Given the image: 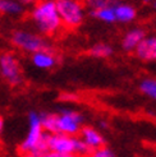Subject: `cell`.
I'll list each match as a JSON object with an SVG mask.
<instances>
[{
	"instance_id": "obj_16",
	"label": "cell",
	"mask_w": 156,
	"mask_h": 157,
	"mask_svg": "<svg viewBox=\"0 0 156 157\" xmlns=\"http://www.w3.org/2000/svg\"><path fill=\"white\" fill-rule=\"evenodd\" d=\"M139 90L145 96L156 101V79L155 78H145L139 83Z\"/></svg>"
},
{
	"instance_id": "obj_19",
	"label": "cell",
	"mask_w": 156,
	"mask_h": 157,
	"mask_svg": "<svg viewBox=\"0 0 156 157\" xmlns=\"http://www.w3.org/2000/svg\"><path fill=\"white\" fill-rule=\"evenodd\" d=\"M22 157H77L76 155H65V153H58L54 151H46L42 153H35V152H29V153H23Z\"/></svg>"
},
{
	"instance_id": "obj_1",
	"label": "cell",
	"mask_w": 156,
	"mask_h": 157,
	"mask_svg": "<svg viewBox=\"0 0 156 157\" xmlns=\"http://www.w3.org/2000/svg\"><path fill=\"white\" fill-rule=\"evenodd\" d=\"M31 19H32L40 35L44 36L57 35L60 28L63 27L57 9L55 0H41V2H38L31 12Z\"/></svg>"
},
{
	"instance_id": "obj_23",
	"label": "cell",
	"mask_w": 156,
	"mask_h": 157,
	"mask_svg": "<svg viewBox=\"0 0 156 157\" xmlns=\"http://www.w3.org/2000/svg\"><path fill=\"white\" fill-rule=\"evenodd\" d=\"M143 2H146V3H149V2H151V0H143Z\"/></svg>"
},
{
	"instance_id": "obj_5",
	"label": "cell",
	"mask_w": 156,
	"mask_h": 157,
	"mask_svg": "<svg viewBox=\"0 0 156 157\" xmlns=\"http://www.w3.org/2000/svg\"><path fill=\"white\" fill-rule=\"evenodd\" d=\"M44 129L41 125V117L40 113L37 111H29L28 113V132L26 138L19 146L21 153H29V152H36L38 144L41 142V138L44 136Z\"/></svg>"
},
{
	"instance_id": "obj_13",
	"label": "cell",
	"mask_w": 156,
	"mask_h": 157,
	"mask_svg": "<svg viewBox=\"0 0 156 157\" xmlns=\"http://www.w3.org/2000/svg\"><path fill=\"white\" fill-rule=\"evenodd\" d=\"M25 10V6L18 0H0V13L9 15H19Z\"/></svg>"
},
{
	"instance_id": "obj_11",
	"label": "cell",
	"mask_w": 156,
	"mask_h": 157,
	"mask_svg": "<svg viewBox=\"0 0 156 157\" xmlns=\"http://www.w3.org/2000/svg\"><path fill=\"white\" fill-rule=\"evenodd\" d=\"M146 37V32L142 28H132L129 29L128 32L123 36V40H122V48L124 51L131 52V51H135L136 48L139 45L143 38Z\"/></svg>"
},
{
	"instance_id": "obj_9",
	"label": "cell",
	"mask_w": 156,
	"mask_h": 157,
	"mask_svg": "<svg viewBox=\"0 0 156 157\" xmlns=\"http://www.w3.org/2000/svg\"><path fill=\"white\" fill-rule=\"evenodd\" d=\"M31 61L32 65L41 70H49L53 69L58 64V59L53 50H41L31 55Z\"/></svg>"
},
{
	"instance_id": "obj_24",
	"label": "cell",
	"mask_w": 156,
	"mask_h": 157,
	"mask_svg": "<svg viewBox=\"0 0 156 157\" xmlns=\"http://www.w3.org/2000/svg\"><path fill=\"white\" fill-rule=\"evenodd\" d=\"M154 5H155V8H156V0H155V3H154Z\"/></svg>"
},
{
	"instance_id": "obj_14",
	"label": "cell",
	"mask_w": 156,
	"mask_h": 157,
	"mask_svg": "<svg viewBox=\"0 0 156 157\" xmlns=\"http://www.w3.org/2000/svg\"><path fill=\"white\" fill-rule=\"evenodd\" d=\"M114 54V49L111 48L109 44H96L93 45L91 50H90V55L93 58H99V59H106V58H110L111 55Z\"/></svg>"
},
{
	"instance_id": "obj_17",
	"label": "cell",
	"mask_w": 156,
	"mask_h": 157,
	"mask_svg": "<svg viewBox=\"0 0 156 157\" xmlns=\"http://www.w3.org/2000/svg\"><path fill=\"white\" fill-rule=\"evenodd\" d=\"M86 4L90 8V10H99L114 6L115 4H118V0H86Z\"/></svg>"
},
{
	"instance_id": "obj_2",
	"label": "cell",
	"mask_w": 156,
	"mask_h": 157,
	"mask_svg": "<svg viewBox=\"0 0 156 157\" xmlns=\"http://www.w3.org/2000/svg\"><path fill=\"white\" fill-rule=\"evenodd\" d=\"M10 41L18 50L31 55L41 50H51L50 44L41 35L27 29L14 31L12 33Z\"/></svg>"
},
{
	"instance_id": "obj_22",
	"label": "cell",
	"mask_w": 156,
	"mask_h": 157,
	"mask_svg": "<svg viewBox=\"0 0 156 157\" xmlns=\"http://www.w3.org/2000/svg\"><path fill=\"white\" fill-rule=\"evenodd\" d=\"M3 129H4V120L0 117V133L3 132Z\"/></svg>"
},
{
	"instance_id": "obj_18",
	"label": "cell",
	"mask_w": 156,
	"mask_h": 157,
	"mask_svg": "<svg viewBox=\"0 0 156 157\" xmlns=\"http://www.w3.org/2000/svg\"><path fill=\"white\" fill-rule=\"evenodd\" d=\"M87 157H116V155L109 147H99L96 150H92Z\"/></svg>"
},
{
	"instance_id": "obj_12",
	"label": "cell",
	"mask_w": 156,
	"mask_h": 157,
	"mask_svg": "<svg viewBox=\"0 0 156 157\" xmlns=\"http://www.w3.org/2000/svg\"><path fill=\"white\" fill-rule=\"evenodd\" d=\"M114 13H115L116 22H120V23H129L132 21H135L137 15L135 6H132L129 4H120V3L114 5Z\"/></svg>"
},
{
	"instance_id": "obj_21",
	"label": "cell",
	"mask_w": 156,
	"mask_h": 157,
	"mask_svg": "<svg viewBox=\"0 0 156 157\" xmlns=\"http://www.w3.org/2000/svg\"><path fill=\"white\" fill-rule=\"evenodd\" d=\"M99 124L101 125V128H104V129H105V128H107V123H106V121H104V120H101Z\"/></svg>"
},
{
	"instance_id": "obj_10",
	"label": "cell",
	"mask_w": 156,
	"mask_h": 157,
	"mask_svg": "<svg viewBox=\"0 0 156 157\" xmlns=\"http://www.w3.org/2000/svg\"><path fill=\"white\" fill-rule=\"evenodd\" d=\"M80 138L88 146L91 151L96 150L99 147H103L105 143L103 134H101L97 129L92 128V127H82V129L80 132Z\"/></svg>"
},
{
	"instance_id": "obj_3",
	"label": "cell",
	"mask_w": 156,
	"mask_h": 157,
	"mask_svg": "<svg viewBox=\"0 0 156 157\" xmlns=\"http://www.w3.org/2000/svg\"><path fill=\"white\" fill-rule=\"evenodd\" d=\"M61 25L68 28H77L84 19V8L80 0H55Z\"/></svg>"
},
{
	"instance_id": "obj_7",
	"label": "cell",
	"mask_w": 156,
	"mask_h": 157,
	"mask_svg": "<svg viewBox=\"0 0 156 157\" xmlns=\"http://www.w3.org/2000/svg\"><path fill=\"white\" fill-rule=\"evenodd\" d=\"M77 142L78 136H65V134H50L48 137V150L58 153L65 155H76L77 152Z\"/></svg>"
},
{
	"instance_id": "obj_4",
	"label": "cell",
	"mask_w": 156,
	"mask_h": 157,
	"mask_svg": "<svg viewBox=\"0 0 156 157\" xmlns=\"http://www.w3.org/2000/svg\"><path fill=\"white\" fill-rule=\"evenodd\" d=\"M0 78L12 87L23 82L22 67L18 58L12 52L0 54Z\"/></svg>"
},
{
	"instance_id": "obj_15",
	"label": "cell",
	"mask_w": 156,
	"mask_h": 157,
	"mask_svg": "<svg viewBox=\"0 0 156 157\" xmlns=\"http://www.w3.org/2000/svg\"><path fill=\"white\" fill-rule=\"evenodd\" d=\"M90 14L93 18H96L104 23H115V13H114V6L110 8H104V9L99 10H90Z\"/></svg>"
},
{
	"instance_id": "obj_8",
	"label": "cell",
	"mask_w": 156,
	"mask_h": 157,
	"mask_svg": "<svg viewBox=\"0 0 156 157\" xmlns=\"http://www.w3.org/2000/svg\"><path fill=\"white\" fill-rule=\"evenodd\" d=\"M136 56L142 61L156 60V36H146L135 50Z\"/></svg>"
},
{
	"instance_id": "obj_20",
	"label": "cell",
	"mask_w": 156,
	"mask_h": 157,
	"mask_svg": "<svg viewBox=\"0 0 156 157\" xmlns=\"http://www.w3.org/2000/svg\"><path fill=\"white\" fill-rule=\"evenodd\" d=\"M18 2L23 5H29V4H35L37 0H18Z\"/></svg>"
},
{
	"instance_id": "obj_6",
	"label": "cell",
	"mask_w": 156,
	"mask_h": 157,
	"mask_svg": "<svg viewBox=\"0 0 156 157\" xmlns=\"http://www.w3.org/2000/svg\"><path fill=\"white\" fill-rule=\"evenodd\" d=\"M58 133L76 137L80 134L83 124V115L71 109H61L57 114Z\"/></svg>"
}]
</instances>
